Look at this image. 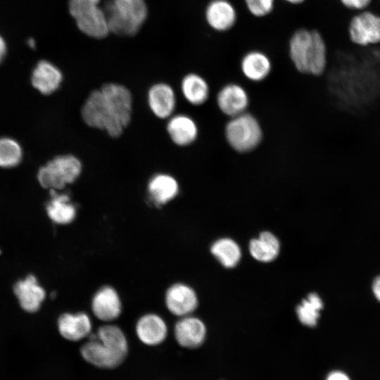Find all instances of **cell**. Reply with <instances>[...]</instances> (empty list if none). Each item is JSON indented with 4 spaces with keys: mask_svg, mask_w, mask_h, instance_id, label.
<instances>
[{
    "mask_svg": "<svg viewBox=\"0 0 380 380\" xmlns=\"http://www.w3.org/2000/svg\"><path fill=\"white\" fill-rule=\"evenodd\" d=\"M132 96L125 86L106 83L93 90L81 110L87 125L105 131L110 137H120L131 122Z\"/></svg>",
    "mask_w": 380,
    "mask_h": 380,
    "instance_id": "obj_1",
    "label": "cell"
},
{
    "mask_svg": "<svg viewBox=\"0 0 380 380\" xmlns=\"http://www.w3.org/2000/svg\"><path fill=\"white\" fill-rule=\"evenodd\" d=\"M287 53L295 70L303 75L320 77L327 70L328 47L317 30H296L289 37Z\"/></svg>",
    "mask_w": 380,
    "mask_h": 380,
    "instance_id": "obj_2",
    "label": "cell"
},
{
    "mask_svg": "<svg viewBox=\"0 0 380 380\" xmlns=\"http://www.w3.org/2000/svg\"><path fill=\"white\" fill-rule=\"evenodd\" d=\"M80 353L85 361L95 367L113 369L120 366L127 355V340L119 327L103 325L96 334H90Z\"/></svg>",
    "mask_w": 380,
    "mask_h": 380,
    "instance_id": "obj_3",
    "label": "cell"
},
{
    "mask_svg": "<svg viewBox=\"0 0 380 380\" xmlns=\"http://www.w3.org/2000/svg\"><path fill=\"white\" fill-rule=\"evenodd\" d=\"M103 7L110 32L122 37L137 34L148 15L145 0H108Z\"/></svg>",
    "mask_w": 380,
    "mask_h": 380,
    "instance_id": "obj_4",
    "label": "cell"
},
{
    "mask_svg": "<svg viewBox=\"0 0 380 380\" xmlns=\"http://www.w3.org/2000/svg\"><path fill=\"white\" fill-rule=\"evenodd\" d=\"M224 134L227 144L234 151L241 153L255 150L263 138L260 121L248 111L229 118L224 126Z\"/></svg>",
    "mask_w": 380,
    "mask_h": 380,
    "instance_id": "obj_5",
    "label": "cell"
},
{
    "mask_svg": "<svg viewBox=\"0 0 380 380\" xmlns=\"http://www.w3.org/2000/svg\"><path fill=\"white\" fill-rule=\"evenodd\" d=\"M101 0H69L68 8L78 29L94 39H102L109 33V28Z\"/></svg>",
    "mask_w": 380,
    "mask_h": 380,
    "instance_id": "obj_6",
    "label": "cell"
},
{
    "mask_svg": "<svg viewBox=\"0 0 380 380\" xmlns=\"http://www.w3.org/2000/svg\"><path fill=\"white\" fill-rule=\"evenodd\" d=\"M82 165L80 160L72 155L56 157L38 172V180L44 188L62 189L74 182L80 175Z\"/></svg>",
    "mask_w": 380,
    "mask_h": 380,
    "instance_id": "obj_7",
    "label": "cell"
},
{
    "mask_svg": "<svg viewBox=\"0 0 380 380\" xmlns=\"http://www.w3.org/2000/svg\"><path fill=\"white\" fill-rule=\"evenodd\" d=\"M347 33L349 41L359 46L380 43V15L364 11L351 16Z\"/></svg>",
    "mask_w": 380,
    "mask_h": 380,
    "instance_id": "obj_8",
    "label": "cell"
},
{
    "mask_svg": "<svg viewBox=\"0 0 380 380\" xmlns=\"http://www.w3.org/2000/svg\"><path fill=\"white\" fill-rule=\"evenodd\" d=\"M203 19L212 31L226 33L236 26L239 12L231 0H209L203 9Z\"/></svg>",
    "mask_w": 380,
    "mask_h": 380,
    "instance_id": "obj_9",
    "label": "cell"
},
{
    "mask_svg": "<svg viewBox=\"0 0 380 380\" xmlns=\"http://www.w3.org/2000/svg\"><path fill=\"white\" fill-rule=\"evenodd\" d=\"M250 96L246 87L236 81L224 84L216 94V104L227 118H233L248 111Z\"/></svg>",
    "mask_w": 380,
    "mask_h": 380,
    "instance_id": "obj_10",
    "label": "cell"
},
{
    "mask_svg": "<svg viewBox=\"0 0 380 380\" xmlns=\"http://www.w3.org/2000/svg\"><path fill=\"white\" fill-rule=\"evenodd\" d=\"M273 68V62L270 55L259 49L246 51L239 62L241 76L253 83L262 82L269 79Z\"/></svg>",
    "mask_w": 380,
    "mask_h": 380,
    "instance_id": "obj_11",
    "label": "cell"
},
{
    "mask_svg": "<svg viewBox=\"0 0 380 380\" xmlns=\"http://www.w3.org/2000/svg\"><path fill=\"white\" fill-rule=\"evenodd\" d=\"M165 305L174 315L185 317L193 312L198 306L196 292L190 286L177 283L170 286L165 293Z\"/></svg>",
    "mask_w": 380,
    "mask_h": 380,
    "instance_id": "obj_12",
    "label": "cell"
},
{
    "mask_svg": "<svg viewBox=\"0 0 380 380\" xmlns=\"http://www.w3.org/2000/svg\"><path fill=\"white\" fill-rule=\"evenodd\" d=\"M175 337L178 344L186 348H196L201 346L206 336L204 323L197 317H182L175 326Z\"/></svg>",
    "mask_w": 380,
    "mask_h": 380,
    "instance_id": "obj_13",
    "label": "cell"
},
{
    "mask_svg": "<svg viewBox=\"0 0 380 380\" xmlns=\"http://www.w3.org/2000/svg\"><path fill=\"white\" fill-rule=\"evenodd\" d=\"M148 105L153 115L166 119L172 115L176 107V96L168 84L159 82L152 85L147 94Z\"/></svg>",
    "mask_w": 380,
    "mask_h": 380,
    "instance_id": "obj_14",
    "label": "cell"
},
{
    "mask_svg": "<svg viewBox=\"0 0 380 380\" xmlns=\"http://www.w3.org/2000/svg\"><path fill=\"white\" fill-rule=\"evenodd\" d=\"M91 310L94 316L101 321L110 322L117 319L122 311L118 293L111 286H103L92 298Z\"/></svg>",
    "mask_w": 380,
    "mask_h": 380,
    "instance_id": "obj_15",
    "label": "cell"
},
{
    "mask_svg": "<svg viewBox=\"0 0 380 380\" xmlns=\"http://www.w3.org/2000/svg\"><path fill=\"white\" fill-rule=\"evenodd\" d=\"M13 290L20 305L28 312H35L39 309L46 294L33 275L17 281Z\"/></svg>",
    "mask_w": 380,
    "mask_h": 380,
    "instance_id": "obj_16",
    "label": "cell"
},
{
    "mask_svg": "<svg viewBox=\"0 0 380 380\" xmlns=\"http://www.w3.org/2000/svg\"><path fill=\"white\" fill-rule=\"evenodd\" d=\"M136 334L143 343L153 346L165 341L167 334V327L162 317L150 313L139 319L136 324Z\"/></svg>",
    "mask_w": 380,
    "mask_h": 380,
    "instance_id": "obj_17",
    "label": "cell"
},
{
    "mask_svg": "<svg viewBox=\"0 0 380 380\" xmlns=\"http://www.w3.org/2000/svg\"><path fill=\"white\" fill-rule=\"evenodd\" d=\"M166 130L172 141L179 146L191 145L198 136V127L195 120L184 114L170 118Z\"/></svg>",
    "mask_w": 380,
    "mask_h": 380,
    "instance_id": "obj_18",
    "label": "cell"
},
{
    "mask_svg": "<svg viewBox=\"0 0 380 380\" xmlns=\"http://www.w3.org/2000/svg\"><path fill=\"white\" fill-rule=\"evenodd\" d=\"M179 184L170 175L158 173L153 176L147 185L148 196L156 206L169 203L178 194Z\"/></svg>",
    "mask_w": 380,
    "mask_h": 380,
    "instance_id": "obj_19",
    "label": "cell"
},
{
    "mask_svg": "<svg viewBox=\"0 0 380 380\" xmlns=\"http://www.w3.org/2000/svg\"><path fill=\"white\" fill-rule=\"evenodd\" d=\"M91 322L84 312L65 313L58 319V329L61 335L71 341H80L90 335Z\"/></svg>",
    "mask_w": 380,
    "mask_h": 380,
    "instance_id": "obj_20",
    "label": "cell"
},
{
    "mask_svg": "<svg viewBox=\"0 0 380 380\" xmlns=\"http://www.w3.org/2000/svg\"><path fill=\"white\" fill-rule=\"evenodd\" d=\"M63 75L52 63L42 61L38 63L32 75V84L42 94L48 95L61 85Z\"/></svg>",
    "mask_w": 380,
    "mask_h": 380,
    "instance_id": "obj_21",
    "label": "cell"
},
{
    "mask_svg": "<svg viewBox=\"0 0 380 380\" xmlns=\"http://www.w3.org/2000/svg\"><path fill=\"white\" fill-rule=\"evenodd\" d=\"M181 91L184 99L194 106L204 104L210 94L207 80L197 72H189L182 78Z\"/></svg>",
    "mask_w": 380,
    "mask_h": 380,
    "instance_id": "obj_22",
    "label": "cell"
},
{
    "mask_svg": "<svg viewBox=\"0 0 380 380\" xmlns=\"http://www.w3.org/2000/svg\"><path fill=\"white\" fill-rule=\"evenodd\" d=\"M51 198L46 205L49 218L58 224H67L72 222L76 216V208L70 202L68 195L51 191Z\"/></svg>",
    "mask_w": 380,
    "mask_h": 380,
    "instance_id": "obj_23",
    "label": "cell"
},
{
    "mask_svg": "<svg viewBox=\"0 0 380 380\" xmlns=\"http://www.w3.org/2000/svg\"><path fill=\"white\" fill-rule=\"evenodd\" d=\"M249 251L255 259L261 262H270L279 254V243L272 233L263 232L258 239L250 241Z\"/></svg>",
    "mask_w": 380,
    "mask_h": 380,
    "instance_id": "obj_24",
    "label": "cell"
},
{
    "mask_svg": "<svg viewBox=\"0 0 380 380\" xmlns=\"http://www.w3.org/2000/svg\"><path fill=\"white\" fill-rule=\"evenodd\" d=\"M213 255L225 267H233L241 258V250L237 243L228 238L220 239L211 246Z\"/></svg>",
    "mask_w": 380,
    "mask_h": 380,
    "instance_id": "obj_25",
    "label": "cell"
},
{
    "mask_svg": "<svg viewBox=\"0 0 380 380\" xmlns=\"http://www.w3.org/2000/svg\"><path fill=\"white\" fill-rule=\"evenodd\" d=\"M322 307L323 303L317 293L309 294L296 308L299 321L305 326L315 327Z\"/></svg>",
    "mask_w": 380,
    "mask_h": 380,
    "instance_id": "obj_26",
    "label": "cell"
},
{
    "mask_svg": "<svg viewBox=\"0 0 380 380\" xmlns=\"http://www.w3.org/2000/svg\"><path fill=\"white\" fill-rule=\"evenodd\" d=\"M21 158L22 149L17 141L10 138L0 139V167H14Z\"/></svg>",
    "mask_w": 380,
    "mask_h": 380,
    "instance_id": "obj_27",
    "label": "cell"
},
{
    "mask_svg": "<svg viewBox=\"0 0 380 380\" xmlns=\"http://www.w3.org/2000/svg\"><path fill=\"white\" fill-rule=\"evenodd\" d=\"M277 0H243L247 13L255 18H264L275 9Z\"/></svg>",
    "mask_w": 380,
    "mask_h": 380,
    "instance_id": "obj_28",
    "label": "cell"
},
{
    "mask_svg": "<svg viewBox=\"0 0 380 380\" xmlns=\"http://www.w3.org/2000/svg\"><path fill=\"white\" fill-rule=\"evenodd\" d=\"M340 4L348 11H360L367 8L372 0H338Z\"/></svg>",
    "mask_w": 380,
    "mask_h": 380,
    "instance_id": "obj_29",
    "label": "cell"
},
{
    "mask_svg": "<svg viewBox=\"0 0 380 380\" xmlns=\"http://www.w3.org/2000/svg\"><path fill=\"white\" fill-rule=\"evenodd\" d=\"M325 380H351L350 376L341 370H333L326 376Z\"/></svg>",
    "mask_w": 380,
    "mask_h": 380,
    "instance_id": "obj_30",
    "label": "cell"
},
{
    "mask_svg": "<svg viewBox=\"0 0 380 380\" xmlns=\"http://www.w3.org/2000/svg\"><path fill=\"white\" fill-rule=\"evenodd\" d=\"M372 290L375 297L380 301V276L374 280Z\"/></svg>",
    "mask_w": 380,
    "mask_h": 380,
    "instance_id": "obj_31",
    "label": "cell"
},
{
    "mask_svg": "<svg viewBox=\"0 0 380 380\" xmlns=\"http://www.w3.org/2000/svg\"><path fill=\"white\" fill-rule=\"evenodd\" d=\"M286 4L290 5V6H300L304 4L307 0H279Z\"/></svg>",
    "mask_w": 380,
    "mask_h": 380,
    "instance_id": "obj_32",
    "label": "cell"
},
{
    "mask_svg": "<svg viewBox=\"0 0 380 380\" xmlns=\"http://www.w3.org/2000/svg\"><path fill=\"white\" fill-rule=\"evenodd\" d=\"M6 53V44L4 39L0 36V62Z\"/></svg>",
    "mask_w": 380,
    "mask_h": 380,
    "instance_id": "obj_33",
    "label": "cell"
},
{
    "mask_svg": "<svg viewBox=\"0 0 380 380\" xmlns=\"http://www.w3.org/2000/svg\"><path fill=\"white\" fill-rule=\"evenodd\" d=\"M28 45L32 48H34L35 47V42H34V40L33 39H29Z\"/></svg>",
    "mask_w": 380,
    "mask_h": 380,
    "instance_id": "obj_34",
    "label": "cell"
}]
</instances>
